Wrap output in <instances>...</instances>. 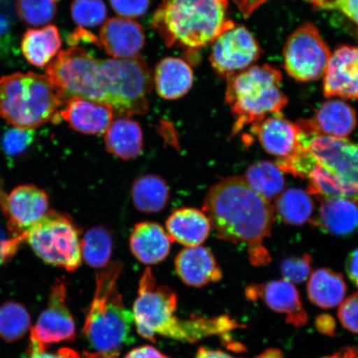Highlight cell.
Segmentation results:
<instances>
[{"label": "cell", "instance_id": "1", "mask_svg": "<svg viewBox=\"0 0 358 358\" xmlns=\"http://www.w3.org/2000/svg\"><path fill=\"white\" fill-rule=\"evenodd\" d=\"M46 76L65 104L73 97L101 103L120 117L146 113L152 78L141 56L99 59L83 48L58 52L47 66Z\"/></svg>", "mask_w": 358, "mask_h": 358}, {"label": "cell", "instance_id": "2", "mask_svg": "<svg viewBox=\"0 0 358 358\" xmlns=\"http://www.w3.org/2000/svg\"><path fill=\"white\" fill-rule=\"evenodd\" d=\"M298 124L302 131L297 150L276 164L283 172L307 178L310 195L345 198L358 204L357 143L317 132L308 120Z\"/></svg>", "mask_w": 358, "mask_h": 358}, {"label": "cell", "instance_id": "3", "mask_svg": "<svg viewBox=\"0 0 358 358\" xmlns=\"http://www.w3.org/2000/svg\"><path fill=\"white\" fill-rule=\"evenodd\" d=\"M203 213L219 239L245 243L250 263L265 266L271 261L263 241L271 236L275 210L250 189L244 177H230L206 195Z\"/></svg>", "mask_w": 358, "mask_h": 358}, {"label": "cell", "instance_id": "4", "mask_svg": "<svg viewBox=\"0 0 358 358\" xmlns=\"http://www.w3.org/2000/svg\"><path fill=\"white\" fill-rule=\"evenodd\" d=\"M178 299L166 285H158L151 268H147L138 285V296L133 307L134 322L143 338L155 343L156 336L194 343L226 330L223 317L192 315L180 319L176 315Z\"/></svg>", "mask_w": 358, "mask_h": 358}, {"label": "cell", "instance_id": "5", "mask_svg": "<svg viewBox=\"0 0 358 358\" xmlns=\"http://www.w3.org/2000/svg\"><path fill=\"white\" fill-rule=\"evenodd\" d=\"M227 10L228 0H165L152 25L168 47L199 49L234 28Z\"/></svg>", "mask_w": 358, "mask_h": 358}, {"label": "cell", "instance_id": "6", "mask_svg": "<svg viewBox=\"0 0 358 358\" xmlns=\"http://www.w3.org/2000/svg\"><path fill=\"white\" fill-rule=\"evenodd\" d=\"M122 268L120 262H110L96 275L95 294L83 330L96 352H119L131 332L133 313L125 308L118 289Z\"/></svg>", "mask_w": 358, "mask_h": 358}, {"label": "cell", "instance_id": "7", "mask_svg": "<svg viewBox=\"0 0 358 358\" xmlns=\"http://www.w3.org/2000/svg\"><path fill=\"white\" fill-rule=\"evenodd\" d=\"M226 80V102L236 118L234 134L279 113L288 104L281 90L282 74L274 66H252Z\"/></svg>", "mask_w": 358, "mask_h": 358}, {"label": "cell", "instance_id": "8", "mask_svg": "<svg viewBox=\"0 0 358 358\" xmlns=\"http://www.w3.org/2000/svg\"><path fill=\"white\" fill-rule=\"evenodd\" d=\"M64 105L47 76L15 73L0 78V116L13 127L34 131L55 119Z\"/></svg>", "mask_w": 358, "mask_h": 358}, {"label": "cell", "instance_id": "9", "mask_svg": "<svg viewBox=\"0 0 358 358\" xmlns=\"http://www.w3.org/2000/svg\"><path fill=\"white\" fill-rule=\"evenodd\" d=\"M25 240L48 265L73 272L82 261L79 231L66 215L48 211L27 231Z\"/></svg>", "mask_w": 358, "mask_h": 358}, {"label": "cell", "instance_id": "10", "mask_svg": "<svg viewBox=\"0 0 358 358\" xmlns=\"http://www.w3.org/2000/svg\"><path fill=\"white\" fill-rule=\"evenodd\" d=\"M283 56L286 73L298 82L308 83L323 77L331 52L316 27L306 22L289 35Z\"/></svg>", "mask_w": 358, "mask_h": 358}, {"label": "cell", "instance_id": "11", "mask_svg": "<svg viewBox=\"0 0 358 358\" xmlns=\"http://www.w3.org/2000/svg\"><path fill=\"white\" fill-rule=\"evenodd\" d=\"M262 49L253 34L243 26H234L213 42L210 62L223 78L252 66L262 55Z\"/></svg>", "mask_w": 358, "mask_h": 358}, {"label": "cell", "instance_id": "12", "mask_svg": "<svg viewBox=\"0 0 358 358\" xmlns=\"http://www.w3.org/2000/svg\"><path fill=\"white\" fill-rule=\"evenodd\" d=\"M66 287L57 281L52 286L48 306L31 329L30 347L47 350L53 343L73 341L76 325L66 303Z\"/></svg>", "mask_w": 358, "mask_h": 358}, {"label": "cell", "instance_id": "13", "mask_svg": "<svg viewBox=\"0 0 358 358\" xmlns=\"http://www.w3.org/2000/svg\"><path fill=\"white\" fill-rule=\"evenodd\" d=\"M46 192L34 185L15 187L8 195L6 210L11 237L25 240L27 231L48 212Z\"/></svg>", "mask_w": 358, "mask_h": 358}, {"label": "cell", "instance_id": "14", "mask_svg": "<svg viewBox=\"0 0 358 358\" xmlns=\"http://www.w3.org/2000/svg\"><path fill=\"white\" fill-rule=\"evenodd\" d=\"M245 296L250 301L261 299L273 311L285 315L286 323L296 328L307 324L308 315L298 290L288 280H272L249 285L245 289Z\"/></svg>", "mask_w": 358, "mask_h": 358}, {"label": "cell", "instance_id": "15", "mask_svg": "<svg viewBox=\"0 0 358 358\" xmlns=\"http://www.w3.org/2000/svg\"><path fill=\"white\" fill-rule=\"evenodd\" d=\"M323 89L327 98L358 100V46L343 45L331 55Z\"/></svg>", "mask_w": 358, "mask_h": 358}, {"label": "cell", "instance_id": "16", "mask_svg": "<svg viewBox=\"0 0 358 358\" xmlns=\"http://www.w3.org/2000/svg\"><path fill=\"white\" fill-rule=\"evenodd\" d=\"M252 131L257 136L267 153L287 158L297 150L301 128L297 124L284 118L281 112L267 116L262 122L252 125Z\"/></svg>", "mask_w": 358, "mask_h": 358}, {"label": "cell", "instance_id": "17", "mask_svg": "<svg viewBox=\"0 0 358 358\" xmlns=\"http://www.w3.org/2000/svg\"><path fill=\"white\" fill-rule=\"evenodd\" d=\"M145 34L137 22L125 17H112L103 24L100 47L107 55L118 59L138 56L145 45Z\"/></svg>", "mask_w": 358, "mask_h": 358}, {"label": "cell", "instance_id": "18", "mask_svg": "<svg viewBox=\"0 0 358 358\" xmlns=\"http://www.w3.org/2000/svg\"><path fill=\"white\" fill-rule=\"evenodd\" d=\"M178 276L187 285L203 287L222 278V271L216 258L204 246H189L181 250L176 258Z\"/></svg>", "mask_w": 358, "mask_h": 358}, {"label": "cell", "instance_id": "19", "mask_svg": "<svg viewBox=\"0 0 358 358\" xmlns=\"http://www.w3.org/2000/svg\"><path fill=\"white\" fill-rule=\"evenodd\" d=\"M59 112L60 117L74 131L86 134H105L113 122L115 112L110 106L73 97Z\"/></svg>", "mask_w": 358, "mask_h": 358}, {"label": "cell", "instance_id": "20", "mask_svg": "<svg viewBox=\"0 0 358 358\" xmlns=\"http://www.w3.org/2000/svg\"><path fill=\"white\" fill-rule=\"evenodd\" d=\"M172 240L159 224L144 222L134 226L129 246L134 257L145 265H155L169 256Z\"/></svg>", "mask_w": 358, "mask_h": 358}, {"label": "cell", "instance_id": "21", "mask_svg": "<svg viewBox=\"0 0 358 358\" xmlns=\"http://www.w3.org/2000/svg\"><path fill=\"white\" fill-rule=\"evenodd\" d=\"M166 228L172 241L189 248L203 244L211 231L212 225L203 212L196 208H182L170 215Z\"/></svg>", "mask_w": 358, "mask_h": 358}, {"label": "cell", "instance_id": "22", "mask_svg": "<svg viewBox=\"0 0 358 358\" xmlns=\"http://www.w3.org/2000/svg\"><path fill=\"white\" fill-rule=\"evenodd\" d=\"M311 223L334 236L351 235L358 229V204L345 198L321 199L320 213Z\"/></svg>", "mask_w": 358, "mask_h": 358}, {"label": "cell", "instance_id": "23", "mask_svg": "<svg viewBox=\"0 0 358 358\" xmlns=\"http://www.w3.org/2000/svg\"><path fill=\"white\" fill-rule=\"evenodd\" d=\"M192 83L194 73L190 66L180 58H164L156 66V91L165 100H177L185 96Z\"/></svg>", "mask_w": 358, "mask_h": 358}, {"label": "cell", "instance_id": "24", "mask_svg": "<svg viewBox=\"0 0 358 358\" xmlns=\"http://www.w3.org/2000/svg\"><path fill=\"white\" fill-rule=\"evenodd\" d=\"M317 132L336 138H347L357 125L355 110L347 103L331 100L323 103L308 120Z\"/></svg>", "mask_w": 358, "mask_h": 358}, {"label": "cell", "instance_id": "25", "mask_svg": "<svg viewBox=\"0 0 358 358\" xmlns=\"http://www.w3.org/2000/svg\"><path fill=\"white\" fill-rule=\"evenodd\" d=\"M105 143L106 150L120 159L137 158L144 146L141 124L129 117L113 120L105 133Z\"/></svg>", "mask_w": 358, "mask_h": 358}, {"label": "cell", "instance_id": "26", "mask_svg": "<svg viewBox=\"0 0 358 358\" xmlns=\"http://www.w3.org/2000/svg\"><path fill=\"white\" fill-rule=\"evenodd\" d=\"M61 46L59 31L55 25L28 29L22 36L21 42L22 55L26 60L41 69L55 59Z\"/></svg>", "mask_w": 358, "mask_h": 358}, {"label": "cell", "instance_id": "27", "mask_svg": "<svg viewBox=\"0 0 358 358\" xmlns=\"http://www.w3.org/2000/svg\"><path fill=\"white\" fill-rule=\"evenodd\" d=\"M347 285L342 274L328 268L313 271L308 282V299L322 308H332L344 301Z\"/></svg>", "mask_w": 358, "mask_h": 358}, {"label": "cell", "instance_id": "28", "mask_svg": "<svg viewBox=\"0 0 358 358\" xmlns=\"http://www.w3.org/2000/svg\"><path fill=\"white\" fill-rule=\"evenodd\" d=\"M131 196L138 211L157 213L168 204L169 187L164 178L155 174H145L133 182Z\"/></svg>", "mask_w": 358, "mask_h": 358}, {"label": "cell", "instance_id": "29", "mask_svg": "<svg viewBox=\"0 0 358 358\" xmlns=\"http://www.w3.org/2000/svg\"><path fill=\"white\" fill-rule=\"evenodd\" d=\"M278 165L259 161L246 170L244 177L250 189L268 201L274 200L284 190L285 178Z\"/></svg>", "mask_w": 358, "mask_h": 358}, {"label": "cell", "instance_id": "30", "mask_svg": "<svg viewBox=\"0 0 358 358\" xmlns=\"http://www.w3.org/2000/svg\"><path fill=\"white\" fill-rule=\"evenodd\" d=\"M313 208L315 205L308 192L289 189L277 196L274 210L288 225L301 226L310 220Z\"/></svg>", "mask_w": 358, "mask_h": 358}, {"label": "cell", "instance_id": "31", "mask_svg": "<svg viewBox=\"0 0 358 358\" xmlns=\"http://www.w3.org/2000/svg\"><path fill=\"white\" fill-rule=\"evenodd\" d=\"M112 248V236L104 227L92 228L80 241L82 258L89 266L93 268H104L108 265Z\"/></svg>", "mask_w": 358, "mask_h": 358}, {"label": "cell", "instance_id": "32", "mask_svg": "<svg viewBox=\"0 0 358 358\" xmlns=\"http://www.w3.org/2000/svg\"><path fill=\"white\" fill-rule=\"evenodd\" d=\"M30 327V315L24 304L12 301L0 304V338L16 342L24 337Z\"/></svg>", "mask_w": 358, "mask_h": 358}, {"label": "cell", "instance_id": "33", "mask_svg": "<svg viewBox=\"0 0 358 358\" xmlns=\"http://www.w3.org/2000/svg\"><path fill=\"white\" fill-rule=\"evenodd\" d=\"M57 0H16L17 15L26 24L38 27L55 17Z\"/></svg>", "mask_w": 358, "mask_h": 358}, {"label": "cell", "instance_id": "34", "mask_svg": "<svg viewBox=\"0 0 358 358\" xmlns=\"http://www.w3.org/2000/svg\"><path fill=\"white\" fill-rule=\"evenodd\" d=\"M71 16L80 27H96L106 20L107 8L102 0H73Z\"/></svg>", "mask_w": 358, "mask_h": 358}, {"label": "cell", "instance_id": "35", "mask_svg": "<svg viewBox=\"0 0 358 358\" xmlns=\"http://www.w3.org/2000/svg\"><path fill=\"white\" fill-rule=\"evenodd\" d=\"M312 263L313 259L308 253H304L301 257L286 258L281 263V275L291 283H303L312 274Z\"/></svg>", "mask_w": 358, "mask_h": 358}, {"label": "cell", "instance_id": "36", "mask_svg": "<svg viewBox=\"0 0 358 358\" xmlns=\"http://www.w3.org/2000/svg\"><path fill=\"white\" fill-rule=\"evenodd\" d=\"M34 140V129L13 128L2 138V148L8 156L17 157L29 149Z\"/></svg>", "mask_w": 358, "mask_h": 358}, {"label": "cell", "instance_id": "37", "mask_svg": "<svg viewBox=\"0 0 358 358\" xmlns=\"http://www.w3.org/2000/svg\"><path fill=\"white\" fill-rule=\"evenodd\" d=\"M319 10H337L358 25V0H304Z\"/></svg>", "mask_w": 358, "mask_h": 358}, {"label": "cell", "instance_id": "38", "mask_svg": "<svg viewBox=\"0 0 358 358\" xmlns=\"http://www.w3.org/2000/svg\"><path fill=\"white\" fill-rule=\"evenodd\" d=\"M338 316L344 328L358 334V292L352 294L340 304Z\"/></svg>", "mask_w": 358, "mask_h": 358}, {"label": "cell", "instance_id": "39", "mask_svg": "<svg viewBox=\"0 0 358 358\" xmlns=\"http://www.w3.org/2000/svg\"><path fill=\"white\" fill-rule=\"evenodd\" d=\"M112 8L125 19L141 17L149 10L150 0H110Z\"/></svg>", "mask_w": 358, "mask_h": 358}, {"label": "cell", "instance_id": "40", "mask_svg": "<svg viewBox=\"0 0 358 358\" xmlns=\"http://www.w3.org/2000/svg\"><path fill=\"white\" fill-rule=\"evenodd\" d=\"M13 46V34L10 20L0 13V60L10 55Z\"/></svg>", "mask_w": 358, "mask_h": 358}, {"label": "cell", "instance_id": "41", "mask_svg": "<svg viewBox=\"0 0 358 358\" xmlns=\"http://www.w3.org/2000/svg\"><path fill=\"white\" fill-rule=\"evenodd\" d=\"M21 243L22 241L19 238H13V237L8 238L0 228V266L10 261Z\"/></svg>", "mask_w": 358, "mask_h": 358}, {"label": "cell", "instance_id": "42", "mask_svg": "<svg viewBox=\"0 0 358 358\" xmlns=\"http://www.w3.org/2000/svg\"><path fill=\"white\" fill-rule=\"evenodd\" d=\"M29 358H80L77 351L69 348L59 349L56 353L48 352L47 350L35 348H29Z\"/></svg>", "mask_w": 358, "mask_h": 358}, {"label": "cell", "instance_id": "43", "mask_svg": "<svg viewBox=\"0 0 358 358\" xmlns=\"http://www.w3.org/2000/svg\"><path fill=\"white\" fill-rule=\"evenodd\" d=\"M124 358H170L154 347L145 345L133 349Z\"/></svg>", "mask_w": 358, "mask_h": 358}, {"label": "cell", "instance_id": "44", "mask_svg": "<svg viewBox=\"0 0 358 358\" xmlns=\"http://www.w3.org/2000/svg\"><path fill=\"white\" fill-rule=\"evenodd\" d=\"M315 327L320 333L334 337L336 332V322L329 315H321L315 320Z\"/></svg>", "mask_w": 358, "mask_h": 358}, {"label": "cell", "instance_id": "45", "mask_svg": "<svg viewBox=\"0 0 358 358\" xmlns=\"http://www.w3.org/2000/svg\"><path fill=\"white\" fill-rule=\"evenodd\" d=\"M80 42L94 43L97 45V46H100L99 39L83 28L76 29L75 32L70 34L69 37V43L71 46L77 45Z\"/></svg>", "mask_w": 358, "mask_h": 358}, {"label": "cell", "instance_id": "46", "mask_svg": "<svg viewBox=\"0 0 358 358\" xmlns=\"http://www.w3.org/2000/svg\"><path fill=\"white\" fill-rule=\"evenodd\" d=\"M345 268L349 279L358 287V248L348 255Z\"/></svg>", "mask_w": 358, "mask_h": 358}, {"label": "cell", "instance_id": "47", "mask_svg": "<svg viewBox=\"0 0 358 358\" xmlns=\"http://www.w3.org/2000/svg\"><path fill=\"white\" fill-rule=\"evenodd\" d=\"M244 17H248L268 0H234Z\"/></svg>", "mask_w": 358, "mask_h": 358}, {"label": "cell", "instance_id": "48", "mask_svg": "<svg viewBox=\"0 0 358 358\" xmlns=\"http://www.w3.org/2000/svg\"><path fill=\"white\" fill-rule=\"evenodd\" d=\"M196 358H236L232 357L227 352L220 350H214V349H209L207 348L201 347L199 349L196 353Z\"/></svg>", "mask_w": 358, "mask_h": 358}, {"label": "cell", "instance_id": "49", "mask_svg": "<svg viewBox=\"0 0 358 358\" xmlns=\"http://www.w3.org/2000/svg\"><path fill=\"white\" fill-rule=\"evenodd\" d=\"M323 358H358V348L352 347L343 348L334 355Z\"/></svg>", "mask_w": 358, "mask_h": 358}, {"label": "cell", "instance_id": "50", "mask_svg": "<svg viewBox=\"0 0 358 358\" xmlns=\"http://www.w3.org/2000/svg\"><path fill=\"white\" fill-rule=\"evenodd\" d=\"M119 356V352H85L83 355H80V358H117Z\"/></svg>", "mask_w": 358, "mask_h": 358}, {"label": "cell", "instance_id": "51", "mask_svg": "<svg viewBox=\"0 0 358 358\" xmlns=\"http://www.w3.org/2000/svg\"><path fill=\"white\" fill-rule=\"evenodd\" d=\"M257 358H283V355H282L279 349L270 348L262 352Z\"/></svg>", "mask_w": 358, "mask_h": 358}, {"label": "cell", "instance_id": "52", "mask_svg": "<svg viewBox=\"0 0 358 358\" xmlns=\"http://www.w3.org/2000/svg\"><path fill=\"white\" fill-rule=\"evenodd\" d=\"M57 1H58V0H57Z\"/></svg>", "mask_w": 358, "mask_h": 358}]
</instances>
